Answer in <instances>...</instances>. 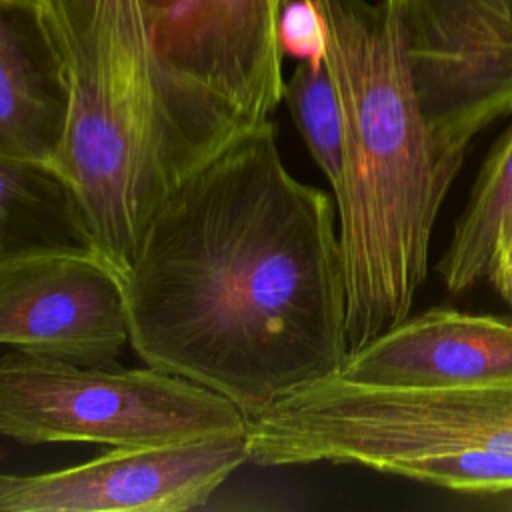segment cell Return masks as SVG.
<instances>
[{
	"mask_svg": "<svg viewBox=\"0 0 512 512\" xmlns=\"http://www.w3.org/2000/svg\"><path fill=\"white\" fill-rule=\"evenodd\" d=\"M122 292L140 360L248 418L348 356L336 202L286 168L272 120L240 132L160 202Z\"/></svg>",
	"mask_w": 512,
	"mask_h": 512,
	"instance_id": "6da1fadb",
	"label": "cell"
},
{
	"mask_svg": "<svg viewBox=\"0 0 512 512\" xmlns=\"http://www.w3.org/2000/svg\"><path fill=\"white\" fill-rule=\"evenodd\" d=\"M310 2L324 20V64L342 110V178L332 194L352 354L410 316L466 154L430 132L384 0Z\"/></svg>",
	"mask_w": 512,
	"mask_h": 512,
	"instance_id": "7a4b0ae2",
	"label": "cell"
},
{
	"mask_svg": "<svg viewBox=\"0 0 512 512\" xmlns=\"http://www.w3.org/2000/svg\"><path fill=\"white\" fill-rule=\"evenodd\" d=\"M68 84L52 166L90 246L124 278L160 202L244 132L164 70L140 0H38Z\"/></svg>",
	"mask_w": 512,
	"mask_h": 512,
	"instance_id": "3957f363",
	"label": "cell"
},
{
	"mask_svg": "<svg viewBox=\"0 0 512 512\" xmlns=\"http://www.w3.org/2000/svg\"><path fill=\"white\" fill-rule=\"evenodd\" d=\"M250 462L358 464L464 492H512V384L380 388L336 372L248 418Z\"/></svg>",
	"mask_w": 512,
	"mask_h": 512,
	"instance_id": "277c9868",
	"label": "cell"
},
{
	"mask_svg": "<svg viewBox=\"0 0 512 512\" xmlns=\"http://www.w3.org/2000/svg\"><path fill=\"white\" fill-rule=\"evenodd\" d=\"M246 428L230 398L152 366H84L14 348L0 356V434L26 446H148Z\"/></svg>",
	"mask_w": 512,
	"mask_h": 512,
	"instance_id": "5b68a950",
	"label": "cell"
},
{
	"mask_svg": "<svg viewBox=\"0 0 512 512\" xmlns=\"http://www.w3.org/2000/svg\"><path fill=\"white\" fill-rule=\"evenodd\" d=\"M420 112L434 138L466 154L512 114V0H384Z\"/></svg>",
	"mask_w": 512,
	"mask_h": 512,
	"instance_id": "8992f818",
	"label": "cell"
},
{
	"mask_svg": "<svg viewBox=\"0 0 512 512\" xmlns=\"http://www.w3.org/2000/svg\"><path fill=\"white\" fill-rule=\"evenodd\" d=\"M290 0H140L168 76L242 130L270 120L284 94L278 38Z\"/></svg>",
	"mask_w": 512,
	"mask_h": 512,
	"instance_id": "52a82bcc",
	"label": "cell"
},
{
	"mask_svg": "<svg viewBox=\"0 0 512 512\" xmlns=\"http://www.w3.org/2000/svg\"><path fill=\"white\" fill-rule=\"evenodd\" d=\"M250 460L246 432L114 446L62 470L0 474V512H182Z\"/></svg>",
	"mask_w": 512,
	"mask_h": 512,
	"instance_id": "ba28073f",
	"label": "cell"
},
{
	"mask_svg": "<svg viewBox=\"0 0 512 512\" xmlns=\"http://www.w3.org/2000/svg\"><path fill=\"white\" fill-rule=\"evenodd\" d=\"M0 344L84 366H112L130 344L122 278L90 246L0 262Z\"/></svg>",
	"mask_w": 512,
	"mask_h": 512,
	"instance_id": "9c48e42d",
	"label": "cell"
},
{
	"mask_svg": "<svg viewBox=\"0 0 512 512\" xmlns=\"http://www.w3.org/2000/svg\"><path fill=\"white\" fill-rule=\"evenodd\" d=\"M336 374L380 388L512 384V320L432 308L348 354Z\"/></svg>",
	"mask_w": 512,
	"mask_h": 512,
	"instance_id": "30bf717a",
	"label": "cell"
},
{
	"mask_svg": "<svg viewBox=\"0 0 512 512\" xmlns=\"http://www.w3.org/2000/svg\"><path fill=\"white\" fill-rule=\"evenodd\" d=\"M68 84L36 0H0V154L52 164Z\"/></svg>",
	"mask_w": 512,
	"mask_h": 512,
	"instance_id": "8fae6325",
	"label": "cell"
},
{
	"mask_svg": "<svg viewBox=\"0 0 512 512\" xmlns=\"http://www.w3.org/2000/svg\"><path fill=\"white\" fill-rule=\"evenodd\" d=\"M58 246H90L72 188L52 164L0 154V262Z\"/></svg>",
	"mask_w": 512,
	"mask_h": 512,
	"instance_id": "7c38bea8",
	"label": "cell"
},
{
	"mask_svg": "<svg viewBox=\"0 0 512 512\" xmlns=\"http://www.w3.org/2000/svg\"><path fill=\"white\" fill-rule=\"evenodd\" d=\"M512 228V124L492 146L450 242L440 256L444 288L462 294L488 280L494 256Z\"/></svg>",
	"mask_w": 512,
	"mask_h": 512,
	"instance_id": "4fadbf2b",
	"label": "cell"
},
{
	"mask_svg": "<svg viewBox=\"0 0 512 512\" xmlns=\"http://www.w3.org/2000/svg\"><path fill=\"white\" fill-rule=\"evenodd\" d=\"M282 100L312 160L326 176L332 192L342 178V110L326 64L300 60L284 80Z\"/></svg>",
	"mask_w": 512,
	"mask_h": 512,
	"instance_id": "5bb4252c",
	"label": "cell"
},
{
	"mask_svg": "<svg viewBox=\"0 0 512 512\" xmlns=\"http://www.w3.org/2000/svg\"><path fill=\"white\" fill-rule=\"evenodd\" d=\"M278 38L284 54L312 64L324 62L326 28L322 14L310 0H290L282 8Z\"/></svg>",
	"mask_w": 512,
	"mask_h": 512,
	"instance_id": "9a60e30c",
	"label": "cell"
},
{
	"mask_svg": "<svg viewBox=\"0 0 512 512\" xmlns=\"http://www.w3.org/2000/svg\"><path fill=\"white\" fill-rule=\"evenodd\" d=\"M488 280L512 312V228L494 256Z\"/></svg>",
	"mask_w": 512,
	"mask_h": 512,
	"instance_id": "2e32d148",
	"label": "cell"
},
{
	"mask_svg": "<svg viewBox=\"0 0 512 512\" xmlns=\"http://www.w3.org/2000/svg\"><path fill=\"white\" fill-rule=\"evenodd\" d=\"M36 2H38V0H36Z\"/></svg>",
	"mask_w": 512,
	"mask_h": 512,
	"instance_id": "e0dca14e",
	"label": "cell"
}]
</instances>
